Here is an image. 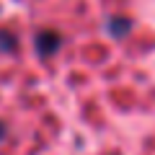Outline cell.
Here are the masks:
<instances>
[{
  "label": "cell",
  "instance_id": "cell-1",
  "mask_svg": "<svg viewBox=\"0 0 155 155\" xmlns=\"http://www.w3.org/2000/svg\"><path fill=\"white\" fill-rule=\"evenodd\" d=\"M0 155H155V0H0Z\"/></svg>",
  "mask_w": 155,
  "mask_h": 155
}]
</instances>
